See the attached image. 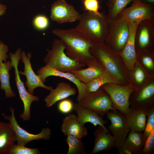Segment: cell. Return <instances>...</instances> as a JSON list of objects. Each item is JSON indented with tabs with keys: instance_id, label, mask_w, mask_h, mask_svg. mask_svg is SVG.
Listing matches in <instances>:
<instances>
[{
	"instance_id": "cell-1",
	"label": "cell",
	"mask_w": 154,
	"mask_h": 154,
	"mask_svg": "<svg viewBox=\"0 0 154 154\" xmlns=\"http://www.w3.org/2000/svg\"><path fill=\"white\" fill-rule=\"evenodd\" d=\"M52 32L62 41L66 54L71 59L86 66L95 59L90 52L93 42L75 28L54 29Z\"/></svg>"
},
{
	"instance_id": "cell-2",
	"label": "cell",
	"mask_w": 154,
	"mask_h": 154,
	"mask_svg": "<svg viewBox=\"0 0 154 154\" xmlns=\"http://www.w3.org/2000/svg\"><path fill=\"white\" fill-rule=\"evenodd\" d=\"M90 52L95 59L102 64L106 70L123 85L132 84L129 72L119 54L110 48L105 42H93Z\"/></svg>"
},
{
	"instance_id": "cell-3",
	"label": "cell",
	"mask_w": 154,
	"mask_h": 154,
	"mask_svg": "<svg viewBox=\"0 0 154 154\" xmlns=\"http://www.w3.org/2000/svg\"><path fill=\"white\" fill-rule=\"evenodd\" d=\"M75 28L93 42H105L108 35L110 21L104 12L99 14L86 11L81 14Z\"/></svg>"
},
{
	"instance_id": "cell-4",
	"label": "cell",
	"mask_w": 154,
	"mask_h": 154,
	"mask_svg": "<svg viewBox=\"0 0 154 154\" xmlns=\"http://www.w3.org/2000/svg\"><path fill=\"white\" fill-rule=\"evenodd\" d=\"M65 50L61 40L59 38L54 39L51 49L46 50L48 52L43 59L45 65L60 71L70 73L86 66L68 57Z\"/></svg>"
},
{
	"instance_id": "cell-5",
	"label": "cell",
	"mask_w": 154,
	"mask_h": 154,
	"mask_svg": "<svg viewBox=\"0 0 154 154\" xmlns=\"http://www.w3.org/2000/svg\"><path fill=\"white\" fill-rule=\"evenodd\" d=\"M21 52V48H18L14 53H10L9 55L14 68L15 80L19 96L24 106L23 112L20 115V117L24 121H28L31 118L30 108L32 103L34 101L38 102L39 98L37 96L32 95L27 90L23 82L21 79L18 66Z\"/></svg>"
},
{
	"instance_id": "cell-6",
	"label": "cell",
	"mask_w": 154,
	"mask_h": 154,
	"mask_svg": "<svg viewBox=\"0 0 154 154\" xmlns=\"http://www.w3.org/2000/svg\"><path fill=\"white\" fill-rule=\"evenodd\" d=\"M100 88L109 96L113 107L127 117L130 107L129 98L136 88L132 84L122 85L111 83L105 84Z\"/></svg>"
},
{
	"instance_id": "cell-7",
	"label": "cell",
	"mask_w": 154,
	"mask_h": 154,
	"mask_svg": "<svg viewBox=\"0 0 154 154\" xmlns=\"http://www.w3.org/2000/svg\"><path fill=\"white\" fill-rule=\"evenodd\" d=\"M128 23L120 16L110 21L108 36L105 42L112 49L119 53L123 48L129 35Z\"/></svg>"
},
{
	"instance_id": "cell-8",
	"label": "cell",
	"mask_w": 154,
	"mask_h": 154,
	"mask_svg": "<svg viewBox=\"0 0 154 154\" xmlns=\"http://www.w3.org/2000/svg\"><path fill=\"white\" fill-rule=\"evenodd\" d=\"M77 103L103 117L110 111L116 110L113 107L108 93L101 88L95 91L87 93L85 96Z\"/></svg>"
},
{
	"instance_id": "cell-9",
	"label": "cell",
	"mask_w": 154,
	"mask_h": 154,
	"mask_svg": "<svg viewBox=\"0 0 154 154\" xmlns=\"http://www.w3.org/2000/svg\"><path fill=\"white\" fill-rule=\"evenodd\" d=\"M149 77L141 87L136 89L130 95V106L147 111L154 108V82Z\"/></svg>"
},
{
	"instance_id": "cell-10",
	"label": "cell",
	"mask_w": 154,
	"mask_h": 154,
	"mask_svg": "<svg viewBox=\"0 0 154 154\" xmlns=\"http://www.w3.org/2000/svg\"><path fill=\"white\" fill-rule=\"evenodd\" d=\"M119 15L128 23H139L145 20L154 22L153 4L134 1L131 6L123 9Z\"/></svg>"
},
{
	"instance_id": "cell-11",
	"label": "cell",
	"mask_w": 154,
	"mask_h": 154,
	"mask_svg": "<svg viewBox=\"0 0 154 154\" xmlns=\"http://www.w3.org/2000/svg\"><path fill=\"white\" fill-rule=\"evenodd\" d=\"M9 108L11 115L7 116L3 113L2 116L11 123L15 133L17 144L25 146L29 142L33 140L50 139L51 131L49 127L43 128L41 131L37 134L30 133L22 128L18 124L15 115V108L12 107Z\"/></svg>"
},
{
	"instance_id": "cell-12",
	"label": "cell",
	"mask_w": 154,
	"mask_h": 154,
	"mask_svg": "<svg viewBox=\"0 0 154 154\" xmlns=\"http://www.w3.org/2000/svg\"><path fill=\"white\" fill-rule=\"evenodd\" d=\"M106 115L111 122L107 128L112 133L115 147L118 149L121 147L130 131L126 117L117 110H110Z\"/></svg>"
},
{
	"instance_id": "cell-13",
	"label": "cell",
	"mask_w": 154,
	"mask_h": 154,
	"mask_svg": "<svg viewBox=\"0 0 154 154\" xmlns=\"http://www.w3.org/2000/svg\"><path fill=\"white\" fill-rule=\"evenodd\" d=\"M154 22L145 20L138 24L134 38L136 53L154 51Z\"/></svg>"
},
{
	"instance_id": "cell-14",
	"label": "cell",
	"mask_w": 154,
	"mask_h": 154,
	"mask_svg": "<svg viewBox=\"0 0 154 154\" xmlns=\"http://www.w3.org/2000/svg\"><path fill=\"white\" fill-rule=\"evenodd\" d=\"M81 14L66 0H56L52 4L50 18L58 24L72 23L79 21Z\"/></svg>"
},
{
	"instance_id": "cell-15",
	"label": "cell",
	"mask_w": 154,
	"mask_h": 154,
	"mask_svg": "<svg viewBox=\"0 0 154 154\" xmlns=\"http://www.w3.org/2000/svg\"><path fill=\"white\" fill-rule=\"evenodd\" d=\"M37 72L44 83L46 81V78L51 76L64 78L73 83L78 89V95L76 99L78 102L83 99L87 94L86 84L81 82L72 73L60 71L46 65L39 68Z\"/></svg>"
},
{
	"instance_id": "cell-16",
	"label": "cell",
	"mask_w": 154,
	"mask_h": 154,
	"mask_svg": "<svg viewBox=\"0 0 154 154\" xmlns=\"http://www.w3.org/2000/svg\"><path fill=\"white\" fill-rule=\"evenodd\" d=\"M31 56V52H29L26 54L24 51H22L21 59L24 65V70L23 72L19 71V74L26 77V81L25 83L26 86L27 87L28 92L33 95L34 90L38 87L50 91L53 89L52 86L44 84L38 76L34 72L30 61Z\"/></svg>"
},
{
	"instance_id": "cell-17",
	"label": "cell",
	"mask_w": 154,
	"mask_h": 154,
	"mask_svg": "<svg viewBox=\"0 0 154 154\" xmlns=\"http://www.w3.org/2000/svg\"><path fill=\"white\" fill-rule=\"evenodd\" d=\"M128 23L129 30L128 38L123 48L119 53L128 71L130 72L133 69L137 60L134 38L136 30L139 23Z\"/></svg>"
},
{
	"instance_id": "cell-18",
	"label": "cell",
	"mask_w": 154,
	"mask_h": 154,
	"mask_svg": "<svg viewBox=\"0 0 154 154\" xmlns=\"http://www.w3.org/2000/svg\"><path fill=\"white\" fill-rule=\"evenodd\" d=\"M73 110L77 115L79 121L82 125L87 122L92 124L95 127L99 125L102 127L107 133H109L108 128L105 126L107 123L103 116L99 115L96 112L89 109L79 105L77 103H74Z\"/></svg>"
},
{
	"instance_id": "cell-19",
	"label": "cell",
	"mask_w": 154,
	"mask_h": 154,
	"mask_svg": "<svg viewBox=\"0 0 154 154\" xmlns=\"http://www.w3.org/2000/svg\"><path fill=\"white\" fill-rule=\"evenodd\" d=\"M61 130L64 135L74 136L81 139L88 133L87 128L80 123L74 114H69L63 119Z\"/></svg>"
},
{
	"instance_id": "cell-20",
	"label": "cell",
	"mask_w": 154,
	"mask_h": 154,
	"mask_svg": "<svg viewBox=\"0 0 154 154\" xmlns=\"http://www.w3.org/2000/svg\"><path fill=\"white\" fill-rule=\"evenodd\" d=\"M144 143L143 133L130 130L121 147L119 154H140Z\"/></svg>"
},
{
	"instance_id": "cell-21",
	"label": "cell",
	"mask_w": 154,
	"mask_h": 154,
	"mask_svg": "<svg viewBox=\"0 0 154 154\" xmlns=\"http://www.w3.org/2000/svg\"><path fill=\"white\" fill-rule=\"evenodd\" d=\"M76 90L69 84L62 82L59 83L56 87L52 89L44 98L46 107L49 108L58 102L69 97L75 95Z\"/></svg>"
},
{
	"instance_id": "cell-22",
	"label": "cell",
	"mask_w": 154,
	"mask_h": 154,
	"mask_svg": "<svg viewBox=\"0 0 154 154\" xmlns=\"http://www.w3.org/2000/svg\"><path fill=\"white\" fill-rule=\"evenodd\" d=\"M87 66L88 67L86 68H82L72 72L79 80L85 84L97 78L106 70L102 64L95 59Z\"/></svg>"
},
{
	"instance_id": "cell-23",
	"label": "cell",
	"mask_w": 154,
	"mask_h": 154,
	"mask_svg": "<svg viewBox=\"0 0 154 154\" xmlns=\"http://www.w3.org/2000/svg\"><path fill=\"white\" fill-rule=\"evenodd\" d=\"M95 137L94 147L91 154L109 151L115 147L114 138L109 133L107 132L103 128L99 125L94 131Z\"/></svg>"
},
{
	"instance_id": "cell-24",
	"label": "cell",
	"mask_w": 154,
	"mask_h": 154,
	"mask_svg": "<svg viewBox=\"0 0 154 154\" xmlns=\"http://www.w3.org/2000/svg\"><path fill=\"white\" fill-rule=\"evenodd\" d=\"M130 130L142 132L144 130L147 119V111L130 107L126 117Z\"/></svg>"
},
{
	"instance_id": "cell-25",
	"label": "cell",
	"mask_w": 154,
	"mask_h": 154,
	"mask_svg": "<svg viewBox=\"0 0 154 154\" xmlns=\"http://www.w3.org/2000/svg\"><path fill=\"white\" fill-rule=\"evenodd\" d=\"M16 141L15 133L11 123L0 121V154H5L8 147Z\"/></svg>"
},
{
	"instance_id": "cell-26",
	"label": "cell",
	"mask_w": 154,
	"mask_h": 154,
	"mask_svg": "<svg viewBox=\"0 0 154 154\" xmlns=\"http://www.w3.org/2000/svg\"><path fill=\"white\" fill-rule=\"evenodd\" d=\"M12 67L11 60L0 63V88L1 90L5 91V99L13 98L16 95L12 89L10 83L9 71Z\"/></svg>"
},
{
	"instance_id": "cell-27",
	"label": "cell",
	"mask_w": 154,
	"mask_h": 154,
	"mask_svg": "<svg viewBox=\"0 0 154 154\" xmlns=\"http://www.w3.org/2000/svg\"><path fill=\"white\" fill-rule=\"evenodd\" d=\"M108 83L123 85L120 81L106 70L99 76L86 84V92L88 93L95 91L103 85Z\"/></svg>"
},
{
	"instance_id": "cell-28",
	"label": "cell",
	"mask_w": 154,
	"mask_h": 154,
	"mask_svg": "<svg viewBox=\"0 0 154 154\" xmlns=\"http://www.w3.org/2000/svg\"><path fill=\"white\" fill-rule=\"evenodd\" d=\"M129 75H131L129 76L131 84L136 89L140 88L145 84L147 80V76L150 77L137 59L133 69L129 72Z\"/></svg>"
},
{
	"instance_id": "cell-29",
	"label": "cell",
	"mask_w": 154,
	"mask_h": 154,
	"mask_svg": "<svg viewBox=\"0 0 154 154\" xmlns=\"http://www.w3.org/2000/svg\"><path fill=\"white\" fill-rule=\"evenodd\" d=\"M133 1L134 0H108L107 3V14L110 21L116 19L121 11Z\"/></svg>"
},
{
	"instance_id": "cell-30",
	"label": "cell",
	"mask_w": 154,
	"mask_h": 154,
	"mask_svg": "<svg viewBox=\"0 0 154 154\" xmlns=\"http://www.w3.org/2000/svg\"><path fill=\"white\" fill-rule=\"evenodd\" d=\"M137 59L139 62L144 69L148 76H150L149 73V72H153L154 69V62L153 61L154 51L150 52H137Z\"/></svg>"
},
{
	"instance_id": "cell-31",
	"label": "cell",
	"mask_w": 154,
	"mask_h": 154,
	"mask_svg": "<svg viewBox=\"0 0 154 154\" xmlns=\"http://www.w3.org/2000/svg\"><path fill=\"white\" fill-rule=\"evenodd\" d=\"M66 142L68 146L67 154H79L86 153V148L81 139L76 136H67Z\"/></svg>"
},
{
	"instance_id": "cell-32",
	"label": "cell",
	"mask_w": 154,
	"mask_h": 154,
	"mask_svg": "<svg viewBox=\"0 0 154 154\" xmlns=\"http://www.w3.org/2000/svg\"><path fill=\"white\" fill-rule=\"evenodd\" d=\"M40 150L37 148H29L21 145L13 143L7 148L5 154H40Z\"/></svg>"
},
{
	"instance_id": "cell-33",
	"label": "cell",
	"mask_w": 154,
	"mask_h": 154,
	"mask_svg": "<svg viewBox=\"0 0 154 154\" xmlns=\"http://www.w3.org/2000/svg\"><path fill=\"white\" fill-rule=\"evenodd\" d=\"M32 24L34 27L37 30L43 31L48 28L50 23L49 19L46 15L39 14L34 17Z\"/></svg>"
},
{
	"instance_id": "cell-34",
	"label": "cell",
	"mask_w": 154,
	"mask_h": 154,
	"mask_svg": "<svg viewBox=\"0 0 154 154\" xmlns=\"http://www.w3.org/2000/svg\"><path fill=\"white\" fill-rule=\"evenodd\" d=\"M153 129H154V108L147 111L146 123L143 133L144 143L151 131Z\"/></svg>"
},
{
	"instance_id": "cell-35",
	"label": "cell",
	"mask_w": 154,
	"mask_h": 154,
	"mask_svg": "<svg viewBox=\"0 0 154 154\" xmlns=\"http://www.w3.org/2000/svg\"><path fill=\"white\" fill-rule=\"evenodd\" d=\"M74 104L72 100L67 98L59 101L57 104V109L62 114H68L73 110Z\"/></svg>"
},
{
	"instance_id": "cell-36",
	"label": "cell",
	"mask_w": 154,
	"mask_h": 154,
	"mask_svg": "<svg viewBox=\"0 0 154 154\" xmlns=\"http://www.w3.org/2000/svg\"><path fill=\"white\" fill-rule=\"evenodd\" d=\"M154 150V129H153L145 142L140 154H150Z\"/></svg>"
},
{
	"instance_id": "cell-37",
	"label": "cell",
	"mask_w": 154,
	"mask_h": 154,
	"mask_svg": "<svg viewBox=\"0 0 154 154\" xmlns=\"http://www.w3.org/2000/svg\"><path fill=\"white\" fill-rule=\"evenodd\" d=\"M82 4L86 11L99 14V5L98 0H83Z\"/></svg>"
},
{
	"instance_id": "cell-38",
	"label": "cell",
	"mask_w": 154,
	"mask_h": 154,
	"mask_svg": "<svg viewBox=\"0 0 154 154\" xmlns=\"http://www.w3.org/2000/svg\"><path fill=\"white\" fill-rule=\"evenodd\" d=\"M9 50L8 46L0 40V63L7 61L8 58L7 53Z\"/></svg>"
},
{
	"instance_id": "cell-39",
	"label": "cell",
	"mask_w": 154,
	"mask_h": 154,
	"mask_svg": "<svg viewBox=\"0 0 154 154\" xmlns=\"http://www.w3.org/2000/svg\"><path fill=\"white\" fill-rule=\"evenodd\" d=\"M7 9L6 5L0 3V19L6 13Z\"/></svg>"
},
{
	"instance_id": "cell-40",
	"label": "cell",
	"mask_w": 154,
	"mask_h": 154,
	"mask_svg": "<svg viewBox=\"0 0 154 154\" xmlns=\"http://www.w3.org/2000/svg\"><path fill=\"white\" fill-rule=\"evenodd\" d=\"M142 2L145 3L153 4L154 3V0H143Z\"/></svg>"
},
{
	"instance_id": "cell-41",
	"label": "cell",
	"mask_w": 154,
	"mask_h": 154,
	"mask_svg": "<svg viewBox=\"0 0 154 154\" xmlns=\"http://www.w3.org/2000/svg\"><path fill=\"white\" fill-rule=\"evenodd\" d=\"M143 0H134V1H142Z\"/></svg>"
}]
</instances>
